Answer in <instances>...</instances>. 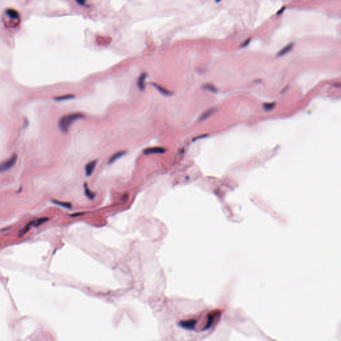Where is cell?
Masks as SVG:
<instances>
[{"label": "cell", "instance_id": "cell-10", "mask_svg": "<svg viewBox=\"0 0 341 341\" xmlns=\"http://www.w3.org/2000/svg\"><path fill=\"white\" fill-rule=\"evenodd\" d=\"M293 45H294L293 44H290L286 46H285L284 48H282L281 50V51L278 53V56L281 57V56L285 55V54H286V53H288L290 51V50L292 49Z\"/></svg>", "mask_w": 341, "mask_h": 341}, {"label": "cell", "instance_id": "cell-6", "mask_svg": "<svg viewBox=\"0 0 341 341\" xmlns=\"http://www.w3.org/2000/svg\"><path fill=\"white\" fill-rule=\"evenodd\" d=\"M147 77V74L145 73H143L139 77L137 80V87L141 91L145 90V79Z\"/></svg>", "mask_w": 341, "mask_h": 341}, {"label": "cell", "instance_id": "cell-13", "mask_svg": "<svg viewBox=\"0 0 341 341\" xmlns=\"http://www.w3.org/2000/svg\"><path fill=\"white\" fill-rule=\"evenodd\" d=\"M74 98H75V95H73L72 94H68V95H65L57 97V98H55V100L58 101V102H61V101H66V100L72 99Z\"/></svg>", "mask_w": 341, "mask_h": 341}, {"label": "cell", "instance_id": "cell-3", "mask_svg": "<svg viewBox=\"0 0 341 341\" xmlns=\"http://www.w3.org/2000/svg\"><path fill=\"white\" fill-rule=\"evenodd\" d=\"M196 323L197 321L195 319H190L181 321L179 323V326L183 328L187 329V330H193L195 327Z\"/></svg>", "mask_w": 341, "mask_h": 341}, {"label": "cell", "instance_id": "cell-12", "mask_svg": "<svg viewBox=\"0 0 341 341\" xmlns=\"http://www.w3.org/2000/svg\"><path fill=\"white\" fill-rule=\"evenodd\" d=\"M214 112H215L214 109H208L207 111H205L204 113H203L202 115L201 116L200 118H199V120H200V121H204V120L207 119V118L210 117V116H211L213 113H214Z\"/></svg>", "mask_w": 341, "mask_h": 341}, {"label": "cell", "instance_id": "cell-18", "mask_svg": "<svg viewBox=\"0 0 341 341\" xmlns=\"http://www.w3.org/2000/svg\"><path fill=\"white\" fill-rule=\"evenodd\" d=\"M86 1L87 0H75V2L78 3L79 5L82 6H85V2H86Z\"/></svg>", "mask_w": 341, "mask_h": 341}, {"label": "cell", "instance_id": "cell-20", "mask_svg": "<svg viewBox=\"0 0 341 341\" xmlns=\"http://www.w3.org/2000/svg\"><path fill=\"white\" fill-rule=\"evenodd\" d=\"M220 1H221V0H216V2H220Z\"/></svg>", "mask_w": 341, "mask_h": 341}, {"label": "cell", "instance_id": "cell-9", "mask_svg": "<svg viewBox=\"0 0 341 341\" xmlns=\"http://www.w3.org/2000/svg\"><path fill=\"white\" fill-rule=\"evenodd\" d=\"M152 85H153V87L156 89L157 90L159 91V92H160L162 95H163L165 96H170L172 95V93L170 92V91L166 90V89L163 87L161 86V85H158L157 83H152Z\"/></svg>", "mask_w": 341, "mask_h": 341}, {"label": "cell", "instance_id": "cell-2", "mask_svg": "<svg viewBox=\"0 0 341 341\" xmlns=\"http://www.w3.org/2000/svg\"><path fill=\"white\" fill-rule=\"evenodd\" d=\"M17 159V154H13L8 159L0 163V173L6 172L10 170L16 163Z\"/></svg>", "mask_w": 341, "mask_h": 341}, {"label": "cell", "instance_id": "cell-14", "mask_svg": "<svg viewBox=\"0 0 341 341\" xmlns=\"http://www.w3.org/2000/svg\"><path fill=\"white\" fill-rule=\"evenodd\" d=\"M49 219L48 217H43V218H40V219H38L36 220H33V225L34 226H40V224H43L44 223L46 222Z\"/></svg>", "mask_w": 341, "mask_h": 341}, {"label": "cell", "instance_id": "cell-19", "mask_svg": "<svg viewBox=\"0 0 341 341\" xmlns=\"http://www.w3.org/2000/svg\"><path fill=\"white\" fill-rule=\"evenodd\" d=\"M205 87L207 89V90H211V91H215V88L213 87V86H211V85H205Z\"/></svg>", "mask_w": 341, "mask_h": 341}, {"label": "cell", "instance_id": "cell-16", "mask_svg": "<svg viewBox=\"0 0 341 341\" xmlns=\"http://www.w3.org/2000/svg\"><path fill=\"white\" fill-rule=\"evenodd\" d=\"M33 224V221L30 222L28 224H27L26 226H25L24 228H22V229L20 231V232H19V237H21V236H23L24 235H25L27 232H28V231L29 230V227L30 226Z\"/></svg>", "mask_w": 341, "mask_h": 341}, {"label": "cell", "instance_id": "cell-1", "mask_svg": "<svg viewBox=\"0 0 341 341\" xmlns=\"http://www.w3.org/2000/svg\"><path fill=\"white\" fill-rule=\"evenodd\" d=\"M83 115L79 113H74L71 114H67L63 116L59 121L58 126H59L60 130L63 133H67L70 128L71 125L75 121L78 119L83 118Z\"/></svg>", "mask_w": 341, "mask_h": 341}, {"label": "cell", "instance_id": "cell-8", "mask_svg": "<svg viewBox=\"0 0 341 341\" xmlns=\"http://www.w3.org/2000/svg\"><path fill=\"white\" fill-rule=\"evenodd\" d=\"M125 154H126V151H118L117 153H115L110 157L109 161H108V163L109 164L113 163H115L116 161L118 160L119 159L121 158L123 156L125 155Z\"/></svg>", "mask_w": 341, "mask_h": 341}, {"label": "cell", "instance_id": "cell-17", "mask_svg": "<svg viewBox=\"0 0 341 341\" xmlns=\"http://www.w3.org/2000/svg\"><path fill=\"white\" fill-rule=\"evenodd\" d=\"M274 106H275L274 103H264V105H263V108H264V109L265 111H270L273 109Z\"/></svg>", "mask_w": 341, "mask_h": 341}, {"label": "cell", "instance_id": "cell-4", "mask_svg": "<svg viewBox=\"0 0 341 341\" xmlns=\"http://www.w3.org/2000/svg\"><path fill=\"white\" fill-rule=\"evenodd\" d=\"M165 152V149L163 147H149L144 150L145 155H151V154H159V153H164Z\"/></svg>", "mask_w": 341, "mask_h": 341}, {"label": "cell", "instance_id": "cell-5", "mask_svg": "<svg viewBox=\"0 0 341 341\" xmlns=\"http://www.w3.org/2000/svg\"><path fill=\"white\" fill-rule=\"evenodd\" d=\"M219 315H220L219 312H213V314H211V315H209V317H208V319H207V324H205V327L204 330H206V329H208L210 328L213 323H214V321L215 320V319H218V316Z\"/></svg>", "mask_w": 341, "mask_h": 341}, {"label": "cell", "instance_id": "cell-7", "mask_svg": "<svg viewBox=\"0 0 341 341\" xmlns=\"http://www.w3.org/2000/svg\"><path fill=\"white\" fill-rule=\"evenodd\" d=\"M97 164V161H92L90 163H88L85 166V173H86V175L87 176H91L93 173V171H94L95 167L96 166Z\"/></svg>", "mask_w": 341, "mask_h": 341}, {"label": "cell", "instance_id": "cell-15", "mask_svg": "<svg viewBox=\"0 0 341 341\" xmlns=\"http://www.w3.org/2000/svg\"><path fill=\"white\" fill-rule=\"evenodd\" d=\"M53 203L56 204V205H59V206L63 207L65 208H67V209H71V207H72L71 204L69 203L61 202V201H53Z\"/></svg>", "mask_w": 341, "mask_h": 341}, {"label": "cell", "instance_id": "cell-11", "mask_svg": "<svg viewBox=\"0 0 341 341\" xmlns=\"http://www.w3.org/2000/svg\"><path fill=\"white\" fill-rule=\"evenodd\" d=\"M84 191H85V194L87 197V198H89L90 199H93L95 197V193H94L91 191L87 183L84 184Z\"/></svg>", "mask_w": 341, "mask_h": 341}]
</instances>
